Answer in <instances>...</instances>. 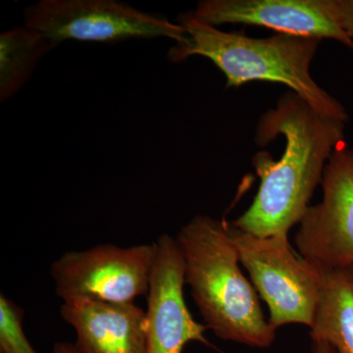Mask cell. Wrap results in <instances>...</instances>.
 <instances>
[{
  "label": "cell",
  "mask_w": 353,
  "mask_h": 353,
  "mask_svg": "<svg viewBox=\"0 0 353 353\" xmlns=\"http://www.w3.org/2000/svg\"><path fill=\"white\" fill-rule=\"evenodd\" d=\"M58 44L28 26L0 34V101H6L24 87L44 55Z\"/></svg>",
  "instance_id": "obj_12"
},
{
  "label": "cell",
  "mask_w": 353,
  "mask_h": 353,
  "mask_svg": "<svg viewBox=\"0 0 353 353\" xmlns=\"http://www.w3.org/2000/svg\"><path fill=\"white\" fill-rule=\"evenodd\" d=\"M24 311L6 294L0 296V353H39L23 330Z\"/></svg>",
  "instance_id": "obj_13"
},
{
  "label": "cell",
  "mask_w": 353,
  "mask_h": 353,
  "mask_svg": "<svg viewBox=\"0 0 353 353\" xmlns=\"http://www.w3.org/2000/svg\"><path fill=\"white\" fill-rule=\"evenodd\" d=\"M194 15L205 24L256 25L306 38L330 39L353 50L330 0H203Z\"/></svg>",
  "instance_id": "obj_9"
},
{
  "label": "cell",
  "mask_w": 353,
  "mask_h": 353,
  "mask_svg": "<svg viewBox=\"0 0 353 353\" xmlns=\"http://www.w3.org/2000/svg\"><path fill=\"white\" fill-rule=\"evenodd\" d=\"M310 336L336 353H353V264L324 268Z\"/></svg>",
  "instance_id": "obj_11"
},
{
  "label": "cell",
  "mask_w": 353,
  "mask_h": 353,
  "mask_svg": "<svg viewBox=\"0 0 353 353\" xmlns=\"http://www.w3.org/2000/svg\"><path fill=\"white\" fill-rule=\"evenodd\" d=\"M339 25L353 39V0H330Z\"/></svg>",
  "instance_id": "obj_14"
},
{
  "label": "cell",
  "mask_w": 353,
  "mask_h": 353,
  "mask_svg": "<svg viewBox=\"0 0 353 353\" xmlns=\"http://www.w3.org/2000/svg\"><path fill=\"white\" fill-rule=\"evenodd\" d=\"M60 313L75 330L80 353H146L145 311L134 303L71 299Z\"/></svg>",
  "instance_id": "obj_10"
},
{
  "label": "cell",
  "mask_w": 353,
  "mask_h": 353,
  "mask_svg": "<svg viewBox=\"0 0 353 353\" xmlns=\"http://www.w3.org/2000/svg\"><path fill=\"white\" fill-rule=\"evenodd\" d=\"M345 123L320 113L292 90L280 97L259 120L255 141L267 145L282 134L285 152L277 161L266 152L254 155L259 192L232 224L257 236H288L310 206L330 157L345 143Z\"/></svg>",
  "instance_id": "obj_1"
},
{
  "label": "cell",
  "mask_w": 353,
  "mask_h": 353,
  "mask_svg": "<svg viewBox=\"0 0 353 353\" xmlns=\"http://www.w3.org/2000/svg\"><path fill=\"white\" fill-rule=\"evenodd\" d=\"M155 245H97L62 255L51 266L57 296L64 301L92 299L132 303L148 296Z\"/></svg>",
  "instance_id": "obj_6"
},
{
  "label": "cell",
  "mask_w": 353,
  "mask_h": 353,
  "mask_svg": "<svg viewBox=\"0 0 353 353\" xmlns=\"http://www.w3.org/2000/svg\"><path fill=\"white\" fill-rule=\"evenodd\" d=\"M145 311L146 353H182L190 341L209 345L205 325L190 314L183 297L185 264L176 238L157 239Z\"/></svg>",
  "instance_id": "obj_8"
},
{
  "label": "cell",
  "mask_w": 353,
  "mask_h": 353,
  "mask_svg": "<svg viewBox=\"0 0 353 353\" xmlns=\"http://www.w3.org/2000/svg\"><path fill=\"white\" fill-rule=\"evenodd\" d=\"M52 353H80L77 350L76 345L70 343H55L53 347Z\"/></svg>",
  "instance_id": "obj_15"
},
{
  "label": "cell",
  "mask_w": 353,
  "mask_h": 353,
  "mask_svg": "<svg viewBox=\"0 0 353 353\" xmlns=\"http://www.w3.org/2000/svg\"><path fill=\"white\" fill-rule=\"evenodd\" d=\"M241 264L269 309L274 329L288 324L310 328L321 290L324 268L292 248L288 236H257L230 223Z\"/></svg>",
  "instance_id": "obj_4"
},
{
  "label": "cell",
  "mask_w": 353,
  "mask_h": 353,
  "mask_svg": "<svg viewBox=\"0 0 353 353\" xmlns=\"http://www.w3.org/2000/svg\"><path fill=\"white\" fill-rule=\"evenodd\" d=\"M313 353H336L329 343L324 341H313Z\"/></svg>",
  "instance_id": "obj_16"
},
{
  "label": "cell",
  "mask_w": 353,
  "mask_h": 353,
  "mask_svg": "<svg viewBox=\"0 0 353 353\" xmlns=\"http://www.w3.org/2000/svg\"><path fill=\"white\" fill-rule=\"evenodd\" d=\"M321 185L322 201L299 222L297 252L323 268L353 264V148L343 143L334 150Z\"/></svg>",
  "instance_id": "obj_7"
},
{
  "label": "cell",
  "mask_w": 353,
  "mask_h": 353,
  "mask_svg": "<svg viewBox=\"0 0 353 353\" xmlns=\"http://www.w3.org/2000/svg\"><path fill=\"white\" fill-rule=\"evenodd\" d=\"M178 22L187 32L188 39L169 50L171 62L201 55L224 73L227 88L253 81L283 83L320 113L347 122L345 106L311 77V62L321 39L287 34L250 38L241 32L221 31L201 22L192 12L181 14Z\"/></svg>",
  "instance_id": "obj_3"
},
{
  "label": "cell",
  "mask_w": 353,
  "mask_h": 353,
  "mask_svg": "<svg viewBox=\"0 0 353 353\" xmlns=\"http://www.w3.org/2000/svg\"><path fill=\"white\" fill-rule=\"evenodd\" d=\"M24 20L57 44L69 39L111 44L132 39L168 38L176 43L188 39L180 24L116 0H41L26 8Z\"/></svg>",
  "instance_id": "obj_5"
},
{
  "label": "cell",
  "mask_w": 353,
  "mask_h": 353,
  "mask_svg": "<svg viewBox=\"0 0 353 353\" xmlns=\"http://www.w3.org/2000/svg\"><path fill=\"white\" fill-rule=\"evenodd\" d=\"M189 285L206 328L221 340L269 347L276 339L259 292L241 270L230 223L199 215L176 238Z\"/></svg>",
  "instance_id": "obj_2"
}]
</instances>
